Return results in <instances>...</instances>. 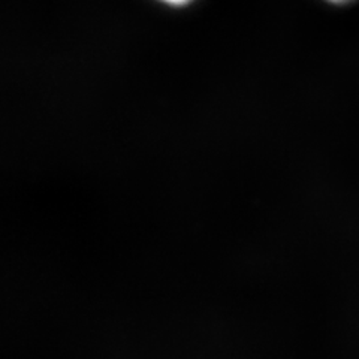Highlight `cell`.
I'll return each mask as SVG.
<instances>
[{
    "mask_svg": "<svg viewBox=\"0 0 359 359\" xmlns=\"http://www.w3.org/2000/svg\"><path fill=\"white\" fill-rule=\"evenodd\" d=\"M330 2L337 4V5H344V4H351V2H353V0H330Z\"/></svg>",
    "mask_w": 359,
    "mask_h": 359,
    "instance_id": "7a4b0ae2",
    "label": "cell"
},
{
    "mask_svg": "<svg viewBox=\"0 0 359 359\" xmlns=\"http://www.w3.org/2000/svg\"><path fill=\"white\" fill-rule=\"evenodd\" d=\"M162 2H166V4H170V5H184V4H187L189 0H162Z\"/></svg>",
    "mask_w": 359,
    "mask_h": 359,
    "instance_id": "6da1fadb",
    "label": "cell"
}]
</instances>
